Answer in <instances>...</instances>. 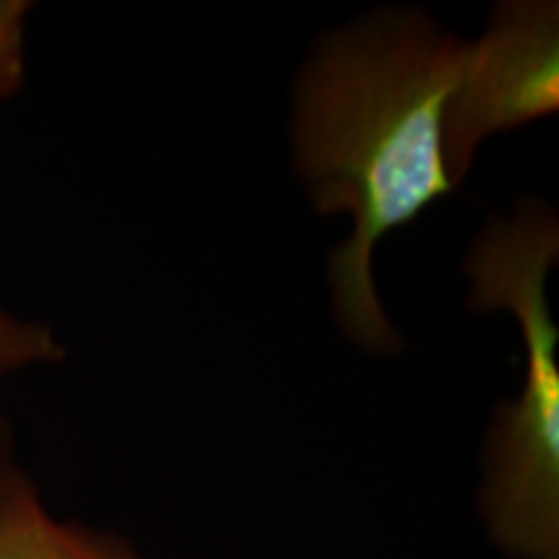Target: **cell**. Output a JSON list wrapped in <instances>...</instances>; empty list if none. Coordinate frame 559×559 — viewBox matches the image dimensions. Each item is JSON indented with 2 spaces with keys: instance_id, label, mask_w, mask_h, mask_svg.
Listing matches in <instances>:
<instances>
[{
  "instance_id": "cell-1",
  "label": "cell",
  "mask_w": 559,
  "mask_h": 559,
  "mask_svg": "<svg viewBox=\"0 0 559 559\" xmlns=\"http://www.w3.org/2000/svg\"><path fill=\"white\" fill-rule=\"evenodd\" d=\"M464 45L419 11H376L326 34L300 68L293 160L321 215L353 218L330 285L342 332L366 353L402 347L373 285L376 243L456 190L443 111Z\"/></svg>"
},
{
  "instance_id": "cell-3",
  "label": "cell",
  "mask_w": 559,
  "mask_h": 559,
  "mask_svg": "<svg viewBox=\"0 0 559 559\" xmlns=\"http://www.w3.org/2000/svg\"><path fill=\"white\" fill-rule=\"evenodd\" d=\"M559 109V5L510 0L495 5L487 32L464 45L456 86L443 111V160L453 187L487 138Z\"/></svg>"
},
{
  "instance_id": "cell-6",
  "label": "cell",
  "mask_w": 559,
  "mask_h": 559,
  "mask_svg": "<svg viewBox=\"0 0 559 559\" xmlns=\"http://www.w3.org/2000/svg\"><path fill=\"white\" fill-rule=\"evenodd\" d=\"M29 3L0 0V99L11 96L24 79V21Z\"/></svg>"
},
{
  "instance_id": "cell-5",
  "label": "cell",
  "mask_w": 559,
  "mask_h": 559,
  "mask_svg": "<svg viewBox=\"0 0 559 559\" xmlns=\"http://www.w3.org/2000/svg\"><path fill=\"white\" fill-rule=\"evenodd\" d=\"M62 358L60 342L47 326L0 311V373L55 362Z\"/></svg>"
},
{
  "instance_id": "cell-4",
  "label": "cell",
  "mask_w": 559,
  "mask_h": 559,
  "mask_svg": "<svg viewBox=\"0 0 559 559\" xmlns=\"http://www.w3.org/2000/svg\"><path fill=\"white\" fill-rule=\"evenodd\" d=\"M0 559H140L111 536L55 521L34 487L0 456Z\"/></svg>"
},
{
  "instance_id": "cell-2",
  "label": "cell",
  "mask_w": 559,
  "mask_h": 559,
  "mask_svg": "<svg viewBox=\"0 0 559 559\" xmlns=\"http://www.w3.org/2000/svg\"><path fill=\"white\" fill-rule=\"evenodd\" d=\"M557 257L555 213L521 202L513 218L487 223L466 260L472 306L513 313L526 347V379L495 417L481 487L489 536L515 559H559V332L547 300Z\"/></svg>"
}]
</instances>
